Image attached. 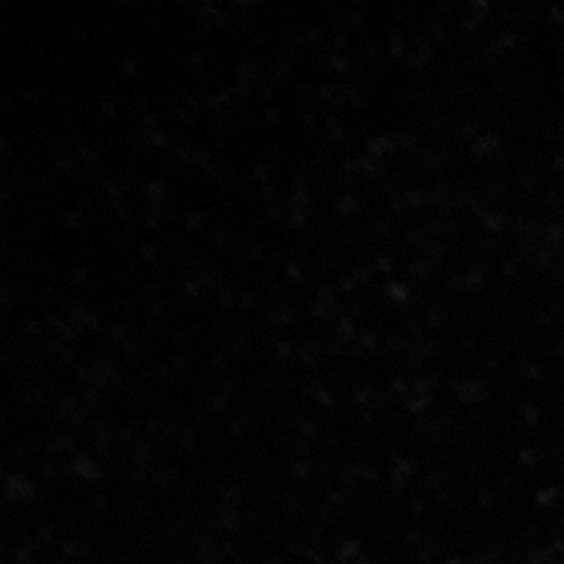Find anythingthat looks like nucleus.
Instances as JSON below:
<instances>
[]
</instances>
